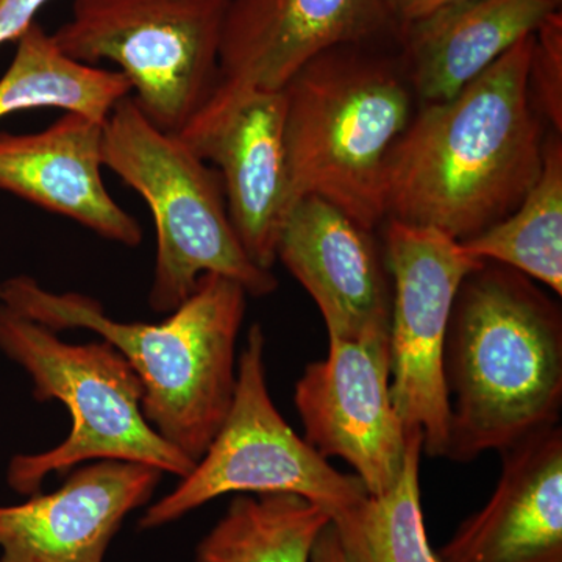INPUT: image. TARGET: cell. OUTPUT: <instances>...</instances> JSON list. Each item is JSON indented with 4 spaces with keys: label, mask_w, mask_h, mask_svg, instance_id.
<instances>
[{
    "label": "cell",
    "mask_w": 562,
    "mask_h": 562,
    "mask_svg": "<svg viewBox=\"0 0 562 562\" xmlns=\"http://www.w3.org/2000/svg\"><path fill=\"white\" fill-rule=\"evenodd\" d=\"M384 255L392 283L391 397L406 435L424 436L428 457H446L450 402L443 349L462 280L483 265L430 227L386 220Z\"/></svg>",
    "instance_id": "9c48e42d"
},
{
    "label": "cell",
    "mask_w": 562,
    "mask_h": 562,
    "mask_svg": "<svg viewBox=\"0 0 562 562\" xmlns=\"http://www.w3.org/2000/svg\"><path fill=\"white\" fill-rule=\"evenodd\" d=\"M330 516L295 494H241L198 547V562H310Z\"/></svg>",
    "instance_id": "ffe728a7"
},
{
    "label": "cell",
    "mask_w": 562,
    "mask_h": 562,
    "mask_svg": "<svg viewBox=\"0 0 562 562\" xmlns=\"http://www.w3.org/2000/svg\"><path fill=\"white\" fill-rule=\"evenodd\" d=\"M283 262L312 295L328 338H390L392 283L371 231L316 195L292 206L277 244Z\"/></svg>",
    "instance_id": "4fadbf2b"
},
{
    "label": "cell",
    "mask_w": 562,
    "mask_h": 562,
    "mask_svg": "<svg viewBox=\"0 0 562 562\" xmlns=\"http://www.w3.org/2000/svg\"><path fill=\"white\" fill-rule=\"evenodd\" d=\"M283 91H255L217 113H199L179 133L220 168L233 228L251 261L271 271L295 198L284 146Z\"/></svg>",
    "instance_id": "7c38bea8"
},
{
    "label": "cell",
    "mask_w": 562,
    "mask_h": 562,
    "mask_svg": "<svg viewBox=\"0 0 562 562\" xmlns=\"http://www.w3.org/2000/svg\"><path fill=\"white\" fill-rule=\"evenodd\" d=\"M549 2H552V3H554V5H558V7L561 5V0H549Z\"/></svg>",
    "instance_id": "484cf974"
},
{
    "label": "cell",
    "mask_w": 562,
    "mask_h": 562,
    "mask_svg": "<svg viewBox=\"0 0 562 562\" xmlns=\"http://www.w3.org/2000/svg\"><path fill=\"white\" fill-rule=\"evenodd\" d=\"M528 83L532 103L552 132H562V16L553 11L535 32Z\"/></svg>",
    "instance_id": "7402d4cb"
},
{
    "label": "cell",
    "mask_w": 562,
    "mask_h": 562,
    "mask_svg": "<svg viewBox=\"0 0 562 562\" xmlns=\"http://www.w3.org/2000/svg\"><path fill=\"white\" fill-rule=\"evenodd\" d=\"M502 453L490 502L468 517L441 562H562V428H546Z\"/></svg>",
    "instance_id": "2e32d148"
},
{
    "label": "cell",
    "mask_w": 562,
    "mask_h": 562,
    "mask_svg": "<svg viewBox=\"0 0 562 562\" xmlns=\"http://www.w3.org/2000/svg\"><path fill=\"white\" fill-rule=\"evenodd\" d=\"M328 339L327 357L310 362L295 383L305 441L325 460L346 461L369 494H383L408 450L391 397L390 338Z\"/></svg>",
    "instance_id": "30bf717a"
},
{
    "label": "cell",
    "mask_w": 562,
    "mask_h": 562,
    "mask_svg": "<svg viewBox=\"0 0 562 562\" xmlns=\"http://www.w3.org/2000/svg\"><path fill=\"white\" fill-rule=\"evenodd\" d=\"M397 35L382 0H228L220 76L199 113H217L255 91H283L333 47Z\"/></svg>",
    "instance_id": "8fae6325"
},
{
    "label": "cell",
    "mask_w": 562,
    "mask_h": 562,
    "mask_svg": "<svg viewBox=\"0 0 562 562\" xmlns=\"http://www.w3.org/2000/svg\"><path fill=\"white\" fill-rule=\"evenodd\" d=\"M102 154L103 168L138 192L154 216V312L172 313L205 273L238 281L254 297L277 290L276 277L250 260L233 228L220 172L179 135L147 120L132 95L117 102L106 117Z\"/></svg>",
    "instance_id": "5b68a950"
},
{
    "label": "cell",
    "mask_w": 562,
    "mask_h": 562,
    "mask_svg": "<svg viewBox=\"0 0 562 562\" xmlns=\"http://www.w3.org/2000/svg\"><path fill=\"white\" fill-rule=\"evenodd\" d=\"M162 475L140 462L92 461L52 494L0 506V562H103L122 520Z\"/></svg>",
    "instance_id": "5bb4252c"
},
{
    "label": "cell",
    "mask_w": 562,
    "mask_h": 562,
    "mask_svg": "<svg viewBox=\"0 0 562 562\" xmlns=\"http://www.w3.org/2000/svg\"><path fill=\"white\" fill-rule=\"evenodd\" d=\"M131 94L120 70L74 60L35 22L16 41L13 60L0 77V117L58 109L105 122L114 105Z\"/></svg>",
    "instance_id": "ac0fdd59"
},
{
    "label": "cell",
    "mask_w": 562,
    "mask_h": 562,
    "mask_svg": "<svg viewBox=\"0 0 562 562\" xmlns=\"http://www.w3.org/2000/svg\"><path fill=\"white\" fill-rule=\"evenodd\" d=\"M532 43L535 33L450 101L414 113L387 161L386 220L462 243L520 205L547 139L528 83Z\"/></svg>",
    "instance_id": "6da1fadb"
},
{
    "label": "cell",
    "mask_w": 562,
    "mask_h": 562,
    "mask_svg": "<svg viewBox=\"0 0 562 562\" xmlns=\"http://www.w3.org/2000/svg\"><path fill=\"white\" fill-rule=\"evenodd\" d=\"M372 46L333 47L283 90L295 202L316 195L371 232L386 221L387 161L416 101L398 57Z\"/></svg>",
    "instance_id": "277c9868"
},
{
    "label": "cell",
    "mask_w": 562,
    "mask_h": 562,
    "mask_svg": "<svg viewBox=\"0 0 562 562\" xmlns=\"http://www.w3.org/2000/svg\"><path fill=\"white\" fill-rule=\"evenodd\" d=\"M49 0H0V46L16 43Z\"/></svg>",
    "instance_id": "603a6c76"
},
{
    "label": "cell",
    "mask_w": 562,
    "mask_h": 562,
    "mask_svg": "<svg viewBox=\"0 0 562 562\" xmlns=\"http://www.w3.org/2000/svg\"><path fill=\"white\" fill-rule=\"evenodd\" d=\"M382 2L398 31L403 25L412 24L414 21L428 16L432 11L450 5V3L460 2V0H382Z\"/></svg>",
    "instance_id": "cb8c5ba5"
},
{
    "label": "cell",
    "mask_w": 562,
    "mask_h": 562,
    "mask_svg": "<svg viewBox=\"0 0 562 562\" xmlns=\"http://www.w3.org/2000/svg\"><path fill=\"white\" fill-rule=\"evenodd\" d=\"M472 258L494 261L562 295V144L550 132L542 171L505 220L460 243Z\"/></svg>",
    "instance_id": "d6986e66"
},
{
    "label": "cell",
    "mask_w": 562,
    "mask_h": 562,
    "mask_svg": "<svg viewBox=\"0 0 562 562\" xmlns=\"http://www.w3.org/2000/svg\"><path fill=\"white\" fill-rule=\"evenodd\" d=\"M103 124L68 111L41 132H0V190L136 247L143 228L103 183Z\"/></svg>",
    "instance_id": "9a60e30c"
},
{
    "label": "cell",
    "mask_w": 562,
    "mask_h": 562,
    "mask_svg": "<svg viewBox=\"0 0 562 562\" xmlns=\"http://www.w3.org/2000/svg\"><path fill=\"white\" fill-rule=\"evenodd\" d=\"M424 436L408 435L405 465L397 482L380 495L369 494L331 524L347 562H441L425 531L420 502Z\"/></svg>",
    "instance_id": "44dd1931"
},
{
    "label": "cell",
    "mask_w": 562,
    "mask_h": 562,
    "mask_svg": "<svg viewBox=\"0 0 562 562\" xmlns=\"http://www.w3.org/2000/svg\"><path fill=\"white\" fill-rule=\"evenodd\" d=\"M247 295L238 281L205 273L165 321L146 324L113 319L90 295L52 292L29 276L0 284L7 308L52 331L83 328L116 347L143 384L151 428L194 462L232 406Z\"/></svg>",
    "instance_id": "3957f363"
},
{
    "label": "cell",
    "mask_w": 562,
    "mask_h": 562,
    "mask_svg": "<svg viewBox=\"0 0 562 562\" xmlns=\"http://www.w3.org/2000/svg\"><path fill=\"white\" fill-rule=\"evenodd\" d=\"M227 9L228 0H74L52 38L74 60L120 66L144 116L179 135L216 87Z\"/></svg>",
    "instance_id": "52a82bcc"
},
{
    "label": "cell",
    "mask_w": 562,
    "mask_h": 562,
    "mask_svg": "<svg viewBox=\"0 0 562 562\" xmlns=\"http://www.w3.org/2000/svg\"><path fill=\"white\" fill-rule=\"evenodd\" d=\"M0 351L31 375L38 402L58 401L72 428L54 449L16 454L11 490L35 495L50 473L88 461L140 462L183 479L195 462L165 441L143 413V384L116 347L106 341L69 344L38 322L0 303Z\"/></svg>",
    "instance_id": "8992f818"
},
{
    "label": "cell",
    "mask_w": 562,
    "mask_h": 562,
    "mask_svg": "<svg viewBox=\"0 0 562 562\" xmlns=\"http://www.w3.org/2000/svg\"><path fill=\"white\" fill-rule=\"evenodd\" d=\"M310 562H347L338 532L331 522L321 531L314 542Z\"/></svg>",
    "instance_id": "d4e9b609"
},
{
    "label": "cell",
    "mask_w": 562,
    "mask_h": 562,
    "mask_svg": "<svg viewBox=\"0 0 562 562\" xmlns=\"http://www.w3.org/2000/svg\"><path fill=\"white\" fill-rule=\"evenodd\" d=\"M557 10L549 0H460L403 25L398 60L419 106L460 94Z\"/></svg>",
    "instance_id": "e0dca14e"
},
{
    "label": "cell",
    "mask_w": 562,
    "mask_h": 562,
    "mask_svg": "<svg viewBox=\"0 0 562 562\" xmlns=\"http://www.w3.org/2000/svg\"><path fill=\"white\" fill-rule=\"evenodd\" d=\"M266 338L251 325L236 368L231 409L192 471L139 520L154 530L225 494H295L333 517L368 497L357 475H347L301 438L273 405L266 380Z\"/></svg>",
    "instance_id": "ba28073f"
},
{
    "label": "cell",
    "mask_w": 562,
    "mask_h": 562,
    "mask_svg": "<svg viewBox=\"0 0 562 562\" xmlns=\"http://www.w3.org/2000/svg\"><path fill=\"white\" fill-rule=\"evenodd\" d=\"M446 458L471 462L560 424L562 314L531 279L483 261L462 280L443 349Z\"/></svg>",
    "instance_id": "7a4b0ae2"
}]
</instances>
